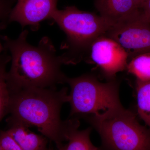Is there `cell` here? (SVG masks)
<instances>
[{"mask_svg": "<svg viewBox=\"0 0 150 150\" xmlns=\"http://www.w3.org/2000/svg\"><path fill=\"white\" fill-rule=\"evenodd\" d=\"M28 34L24 30L16 39L1 37L11 58L6 74L10 93L26 89H56L57 85L65 83L67 76L61 70L62 65L67 64L64 57L57 55L49 38H42L37 46H33L28 42Z\"/></svg>", "mask_w": 150, "mask_h": 150, "instance_id": "1", "label": "cell"}, {"mask_svg": "<svg viewBox=\"0 0 150 150\" xmlns=\"http://www.w3.org/2000/svg\"><path fill=\"white\" fill-rule=\"evenodd\" d=\"M7 122H19L37 127L44 137L54 142L57 148L80 122L76 118L63 121L60 117L62 105L69 102L68 88H29L10 93Z\"/></svg>", "mask_w": 150, "mask_h": 150, "instance_id": "2", "label": "cell"}, {"mask_svg": "<svg viewBox=\"0 0 150 150\" xmlns=\"http://www.w3.org/2000/svg\"><path fill=\"white\" fill-rule=\"evenodd\" d=\"M51 20L66 34L61 48L66 50L62 55L67 64H76L85 58L93 41L113 27L100 16L80 10L74 6L56 10Z\"/></svg>", "mask_w": 150, "mask_h": 150, "instance_id": "3", "label": "cell"}, {"mask_svg": "<svg viewBox=\"0 0 150 150\" xmlns=\"http://www.w3.org/2000/svg\"><path fill=\"white\" fill-rule=\"evenodd\" d=\"M71 87L69 102L71 116H98L123 108L119 97V83L115 79L101 83L93 75L66 78Z\"/></svg>", "mask_w": 150, "mask_h": 150, "instance_id": "4", "label": "cell"}, {"mask_svg": "<svg viewBox=\"0 0 150 150\" xmlns=\"http://www.w3.org/2000/svg\"><path fill=\"white\" fill-rule=\"evenodd\" d=\"M89 120L99 133L106 150H150V129L124 108Z\"/></svg>", "mask_w": 150, "mask_h": 150, "instance_id": "5", "label": "cell"}, {"mask_svg": "<svg viewBox=\"0 0 150 150\" xmlns=\"http://www.w3.org/2000/svg\"><path fill=\"white\" fill-rule=\"evenodd\" d=\"M105 35L122 47L129 62L140 54L150 52V23L142 11L139 16L113 26Z\"/></svg>", "mask_w": 150, "mask_h": 150, "instance_id": "6", "label": "cell"}, {"mask_svg": "<svg viewBox=\"0 0 150 150\" xmlns=\"http://www.w3.org/2000/svg\"><path fill=\"white\" fill-rule=\"evenodd\" d=\"M88 56L109 80L114 79L117 73L126 70L129 63L126 51L116 41L105 35L98 38L92 43L85 59Z\"/></svg>", "mask_w": 150, "mask_h": 150, "instance_id": "7", "label": "cell"}, {"mask_svg": "<svg viewBox=\"0 0 150 150\" xmlns=\"http://www.w3.org/2000/svg\"><path fill=\"white\" fill-rule=\"evenodd\" d=\"M59 0H18L11 11L8 23L16 22L22 28L28 26L33 31L40 27L41 22L51 20L58 9Z\"/></svg>", "mask_w": 150, "mask_h": 150, "instance_id": "8", "label": "cell"}, {"mask_svg": "<svg viewBox=\"0 0 150 150\" xmlns=\"http://www.w3.org/2000/svg\"><path fill=\"white\" fill-rule=\"evenodd\" d=\"M94 4L100 16L113 27L142 13L133 0H95Z\"/></svg>", "mask_w": 150, "mask_h": 150, "instance_id": "9", "label": "cell"}, {"mask_svg": "<svg viewBox=\"0 0 150 150\" xmlns=\"http://www.w3.org/2000/svg\"><path fill=\"white\" fill-rule=\"evenodd\" d=\"M7 131L22 150H47L46 137L30 131L28 126L19 122H8Z\"/></svg>", "mask_w": 150, "mask_h": 150, "instance_id": "10", "label": "cell"}, {"mask_svg": "<svg viewBox=\"0 0 150 150\" xmlns=\"http://www.w3.org/2000/svg\"><path fill=\"white\" fill-rule=\"evenodd\" d=\"M136 91L138 114L150 129V80L137 79Z\"/></svg>", "mask_w": 150, "mask_h": 150, "instance_id": "11", "label": "cell"}, {"mask_svg": "<svg viewBox=\"0 0 150 150\" xmlns=\"http://www.w3.org/2000/svg\"><path fill=\"white\" fill-rule=\"evenodd\" d=\"M11 59L6 50L0 54V122L8 113L10 94L6 82V69Z\"/></svg>", "mask_w": 150, "mask_h": 150, "instance_id": "12", "label": "cell"}, {"mask_svg": "<svg viewBox=\"0 0 150 150\" xmlns=\"http://www.w3.org/2000/svg\"><path fill=\"white\" fill-rule=\"evenodd\" d=\"M91 128L79 131L78 129L72 130L68 135L65 150H100L92 143L90 140Z\"/></svg>", "mask_w": 150, "mask_h": 150, "instance_id": "13", "label": "cell"}, {"mask_svg": "<svg viewBox=\"0 0 150 150\" xmlns=\"http://www.w3.org/2000/svg\"><path fill=\"white\" fill-rule=\"evenodd\" d=\"M126 70L137 79L150 80V52L140 54L131 59Z\"/></svg>", "mask_w": 150, "mask_h": 150, "instance_id": "14", "label": "cell"}, {"mask_svg": "<svg viewBox=\"0 0 150 150\" xmlns=\"http://www.w3.org/2000/svg\"><path fill=\"white\" fill-rule=\"evenodd\" d=\"M0 150H22L8 131H0Z\"/></svg>", "mask_w": 150, "mask_h": 150, "instance_id": "15", "label": "cell"}, {"mask_svg": "<svg viewBox=\"0 0 150 150\" xmlns=\"http://www.w3.org/2000/svg\"><path fill=\"white\" fill-rule=\"evenodd\" d=\"M16 0H0V22L7 25L10 14Z\"/></svg>", "mask_w": 150, "mask_h": 150, "instance_id": "16", "label": "cell"}, {"mask_svg": "<svg viewBox=\"0 0 150 150\" xmlns=\"http://www.w3.org/2000/svg\"><path fill=\"white\" fill-rule=\"evenodd\" d=\"M141 10L143 16L150 23V0H146Z\"/></svg>", "mask_w": 150, "mask_h": 150, "instance_id": "17", "label": "cell"}, {"mask_svg": "<svg viewBox=\"0 0 150 150\" xmlns=\"http://www.w3.org/2000/svg\"><path fill=\"white\" fill-rule=\"evenodd\" d=\"M138 8L142 9L146 0H133Z\"/></svg>", "mask_w": 150, "mask_h": 150, "instance_id": "18", "label": "cell"}, {"mask_svg": "<svg viewBox=\"0 0 150 150\" xmlns=\"http://www.w3.org/2000/svg\"><path fill=\"white\" fill-rule=\"evenodd\" d=\"M6 26V25L4 23H3L0 22V30H2L4 29L5 28ZM4 50V46L2 45L1 43L0 42V54H1L3 51Z\"/></svg>", "mask_w": 150, "mask_h": 150, "instance_id": "19", "label": "cell"}, {"mask_svg": "<svg viewBox=\"0 0 150 150\" xmlns=\"http://www.w3.org/2000/svg\"><path fill=\"white\" fill-rule=\"evenodd\" d=\"M66 145H63L61 147L58 148L57 150H66Z\"/></svg>", "mask_w": 150, "mask_h": 150, "instance_id": "20", "label": "cell"}]
</instances>
